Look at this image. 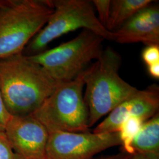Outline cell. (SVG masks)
Returning a JSON list of instances; mask_svg holds the SVG:
<instances>
[{"label":"cell","mask_w":159,"mask_h":159,"mask_svg":"<svg viewBox=\"0 0 159 159\" xmlns=\"http://www.w3.org/2000/svg\"><path fill=\"white\" fill-rule=\"evenodd\" d=\"M60 83L23 53L0 60V88L12 116L31 114Z\"/></svg>","instance_id":"1"},{"label":"cell","mask_w":159,"mask_h":159,"mask_svg":"<svg viewBox=\"0 0 159 159\" xmlns=\"http://www.w3.org/2000/svg\"><path fill=\"white\" fill-rule=\"evenodd\" d=\"M121 64L119 53L107 47L87 68L84 98L89 110V127L138 90L120 76Z\"/></svg>","instance_id":"2"},{"label":"cell","mask_w":159,"mask_h":159,"mask_svg":"<svg viewBox=\"0 0 159 159\" xmlns=\"http://www.w3.org/2000/svg\"><path fill=\"white\" fill-rule=\"evenodd\" d=\"M53 11L52 0H4L0 7V60L21 54Z\"/></svg>","instance_id":"3"},{"label":"cell","mask_w":159,"mask_h":159,"mask_svg":"<svg viewBox=\"0 0 159 159\" xmlns=\"http://www.w3.org/2000/svg\"><path fill=\"white\" fill-rule=\"evenodd\" d=\"M86 70L73 80L60 83L31 114L48 133L89 131V114L83 96Z\"/></svg>","instance_id":"4"},{"label":"cell","mask_w":159,"mask_h":159,"mask_svg":"<svg viewBox=\"0 0 159 159\" xmlns=\"http://www.w3.org/2000/svg\"><path fill=\"white\" fill-rule=\"evenodd\" d=\"M104 40L99 35L84 29L69 41L27 57L58 83H67L84 72L92 60L98 59Z\"/></svg>","instance_id":"5"},{"label":"cell","mask_w":159,"mask_h":159,"mask_svg":"<svg viewBox=\"0 0 159 159\" xmlns=\"http://www.w3.org/2000/svg\"><path fill=\"white\" fill-rule=\"evenodd\" d=\"M54 11L46 25L30 42L26 51L31 56L44 51L57 38L78 29L88 30L111 41L112 34L96 16L92 1L52 0Z\"/></svg>","instance_id":"6"},{"label":"cell","mask_w":159,"mask_h":159,"mask_svg":"<svg viewBox=\"0 0 159 159\" xmlns=\"http://www.w3.org/2000/svg\"><path fill=\"white\" fill-rule=\"evenodd\" d=\"M121 144L119 132L52 131L48 133L45 159H93L97 154Z\"/></svg>","instance_id":"7"},{"label":"cell","mask_w":159,"mask_h":159,"mask_svg":"<svg viewBox=\"0 0 159 159\" xmlns=\"http://www.w3.org/2000/svg\"><path fill=\"white\" fill-rule=\"evenodd\" d=\"M14 152L24 159H45L48 132L31 114L12 116L4 129Z\"/></svg>","instance_id":"8"},{"label":"cell","mask_w":159,"mask_h":159,"mask_svg":"<svg viewBox=\"0 0 159 159\" xmlns=\"http://www.w3.org/2000/svg\"><path fill=\"white\" fill-rule=\"evenodd\" d=\"M158 86L153 85L144 90L137 91L120 104L97 126L94 133L118 132L121 124L130 117H137L146 121L158 113Z\"/></svg>","instance_id":"9"},{"label":"cell","mask_w":159,"mask_h":159,"mask_svg":"<svg viewBox=\"0 0 159 159\" xmlns=\"http://www.w3.org/2000/svg\"><path fill=\"white\" fill-rule=\"evenodd\" d=\"M150 5L143 8L111 32L112 40L120 44L143 43L159 45V8Z\"/></svg>","instance_id":"10"},{"label":"cell","mask_w":159,"mask_h":159,"mask_svg":"<svg viewBox=\"0 0 159 159\" xmlns=\"http://www.w3.org/2000/svg\"><path fill=\"white\" fill-rule=\"evenodd\" d=\"M134 153L150 159H159V113L144 122L131 144Z\"/></svg>","instance_id":"11"},{"label":"cell","mask_w":159,"mask_h":159,"mask_svg":"<svg viewBox=\"0 0 159 159\" xmlns=\"http://www.w3.org/2000/svg\"><path fill=\"white\" fill-rule=\"evenodd\" d=\"M152 0H113L106 29L113 31L131 17L152 4Z\"/></svg>","instance_id":"12"},{"label":"cell","mask_w":159,"mask_h":159,"mask_svg":"<svg viewBox=\"0 0 159 159\" xmlns=\"http://www.w3.org/2000/svg\"><path fill=\"white\" fill-rule=\"evenodd\" d=\"M144 121L137 117H130L121 124L118 131L123 151L134 154L131 147V143L142 127Z\"/></svg>","instance_id":"13"},{"label":"cell","mask_w":159,"mask_h":159,"mask_svg":"<svg viewBox=\"0 0 159 159\" xmlns=\"http://www.w3.org/2000/svg\"><path fill=\"white\" fill-rule=\"evenodd\" d=\"M0 159H24L14 152L4 130L0 129Z\"/></svg>","instance_id":"14"},{"label":"cell","mask_w":159,"mask_h":159,"mask_svg":"<svg viewBox=\"0 0 159 159\" xmlns=\"http://www.w3.org/2000/svg\"><path fill=\"white\" fill-rule=\"evenodd\" d=\"M93 6L96 8L98 14V20L105 28L107 24L111 10V0H93L91 1Z\"/></svg>","instance_id":"15"},{"label":"cell","mask_w":159,"mask_h":159,"mask_svg":"<svg viewBox=\"0 0 159 159\" xmlns=\"http://www.w3.org/2000/svg\"><path fill=\"white\" fill-rule=\"evenodd\" d=\"M142 57L148 66L159 62V45L147 46L143 50Z\"/></svg>","instance_id":"16"},{"label":"cell","mask_w":159,"mask_h":159,"mask_svg":"<svg viewBox=\"0 0 159 159\" xmlns=\"http://www.w3.org/2000/svg\"><path fill=\"white\" fill-rule=\"evenodd\" d=\"M11 116V115L8 113L5 106L0 88V129L4 130L6 125Z\"/></svg>","instance_id":"17"},{"label":"cell","mask_w":159,"mask_h":159,"mask_svg":"<svg viewBox=\"0 0 159 159\" xmlns=\"http://www.w3.org/2000/svg\"><path fill=\"white\" fill-rule=\"evenodd\" d=\"M133 155V154H130L124 152H122L119 153L102 156L97 158H93V159H129Z\"/></svg>","instance_id":"18"},{"label":"cell","mask_w":159,"mask_h":159,"mask_svg":"<svg viewBox=\"0 0 159 159\" xmlns=\"http://www.w3.org/2000/svg\"><path fill=\"white\" fill-rule=\"evenodd\" d=\"M148 72L154 79H159V62L154 63L148 66Z\"/></svg>","instance_id":"19"},{"label":"cell","mask_w":159,"mask_h":159,"mask_svg":"<svg viewBox=\"0 0 159 159\" xmlns=\"http://www.w3.org/2000/svg\"><path fill=\"white\" fill-rule=\"evenodd\" d=\"M129 159H150L142 154L134 153Z\"/></svg>","instance_id":"20"},{"label":"cell","mask_w":159,"mask_h":159,"mask_svg":"<svg viewBox=\"0 0 159 159\" xmlns=\"http://www.w3.org/2000/svg\"><path fill=\"white\" fill-rule=\"evenodd\" d=\"M3 2H4V0H0V7L2 5Z\"/></svg>","instance_id":"21"}]
</instances>
